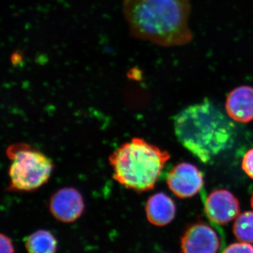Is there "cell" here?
Segmentation results:
<instances>
[{
	"label": "cell",
	"instance_id": "1",
	"mask_svg": "<svg viewBox=\"0 0 253 253\" xmlns=\"http://www.w3.org/2000/svg\"><path fill=\"white\" fill-rule=\"evenodd\" d=\"M190 0H124L123 13L133 36L163 47L189 44Z\"/></svg>",
	"mask_w": 253,
	"mask_h": 253
},
{
	"label": "cell",
	"instance_id": "2",
	"mask_svg": "<svg viewBox=\"0 0 253 253\" xmlns=\"http://www.w3.org/2000/svg\"><path fill=\"white\" fill-rule=\"evenodd\" d=\"M178 140L202 162L230 149L236 136L234 123L211 101L192 105L174 118Z\"/></svg>",
	"mask_w": 253,
	"mask_h": 253
},
{
	"label": "cell",
	"instance_id": "3",
	"mask_svg": "<svg viewBox=\"0 0 253 253\" xmlns=\"http://www.w3.org/2000/svg\"><path fill=\"white\" fill-rule=\"evenodd\" d=\"M170 156L167 151L141 138H133L109 156L113 177L120 184L136 192L154 189Z\"/></svg>",
	"mask_w": 253,
	"mask_h": 253
},
{
	"label": "cell",
	"instance_id": "4",
	"mask_svg": "<svg viewBox=\"0 0 253 253\" xmlns=\"http://www.w3.org/2000/svg\"><path fill=\"white\" fill-rule=\"evenodd\" d=\"M6 155L10 161L9 189L11 191H36L49 181L54 165L41 151L18 143L7 148Z\"/></svg>",
	"mask_w": 253,
	"mask_h": 253
},
{
	"label": "cell",
	"instance_id": "5",
	"mask_svg": "<svg viewBox=\"0 0 253 253\" xmlns=\"http://www.w3.org/2000/svg\"><path fill=\"white\" fill-rule=\"evenodd\" d=\"M168 187L181 199L192 197L204 186V178L196 166L187 163L178 164L169 172Z\"/></svg>",
	"mask_w": 253,
	"mask_h": 253
},
{
	"label": "cell",
	"instance_id": "6",
	"mask_svg": "<svg viewBox=\"0 0 253 253\" xmlns=\"http://www.w3.org/2000/svg\"><path fill=\"white\" fill-rule=\"evenodd\" d=\"M84 210V200L74 188L66 187L56 191L50 199L49 211L55 219L72 223L81 217Z\"/></svg>",
	"mask_w": 253,
	"mask_h": 253
},
{
	"label": "cell",
	"instance_id": "7",
	"mask_svg": "<svg viewBox=\"0 0 253 253\" xmlns=\"http://www.w3.org/2000/svg\"><path fill=\"white\" fill-rule=\"evenodd\" d=\"M208 218L215 224L224 225L239 216V201L226 190H217L209 195L205 204Z\"/></svg>",
	"mask_w": 253,
	"mask_h": 253
},
{
	"label": "cell",
	"instance_id": "8",
	"mask_svg": "<svg viewBox=\"0 0 253 253\" xmlns=\"http://www.w3.org/2000/svg\"><path fill=\"white\" fill-rule=\"evenodd\" d=\"M219 246L217 233L205 224L190 226L181 239L182 253H217Z\"/></svg>",
	"mask_w": 253,
	"mask_h": 253
},
{
	"label": "cell",
	"instance_id": "9",
	"mask_svg": "<svg viewBox=\"0 0 253 253\" xmlns=\"http://www.w3.org/2000/svg\"><path fill=\"white\" fill-rule=\"evenodd\" d=\"M226 109L231 119L239 123H249L253 120V87L238 86L228 95Z\"/></svg>",
	"mask_w": 253,
	"mask_h": 253
},
{
	"label": "cell",
	"instance_id": "10",
	"mask_svg": "<svg viewBox=\"0 0 253 253\" xmlns=\"http://www.w3.org/2000/svg\"><path fill=\"white\" fill-rule=\"evenodd\" d=\"M175 213L174 203L163 193L151 196L146 203V217L155 226H163L169 224L175 217Z\"/></svg>",
	"mask_w": 253,
	"mask_h": 253
},
{
	"label": "cell",
	"instance_id": "11",
	"mask_svg": "<svg viewBox=\"0 0 253 253\" xmlns=\"http://www.w3.org/2000/svg\"><path fill=\"white\" fill-rule=\"evenodd\" d=\"M25 246L28 253H56L58 242L52 233L40 229L26 238Z\"/></svg>",
	"mask_w": 253,
	"mask_h": 253
},
{
	"label": "cell",
	"instance_id": "12",
	"mask_svg": "<svg viewBox=\"0 0 253 253\" xmlns=\"http://www.w3.org/2000/svg\"><path fill=\"white\" fill-rule=\"evenodd\" d=\"M233 232L242 242L253 244V212H246L236 218Z\"/></svg>",
	"mask_w": 253,
	"mask_h": 253
},
{
	"label": "cell",
	"instance_id": "13",
	"mask_svg": "<svg viewBox=\"0 0 253 253\" xmlns=\"http://www.w3.org/2000/svg\"><path fill=\"white\" fill-rule=\"evenodd\" d=\"M222 253H253V246L249 243H236L228 246Z\"/></svg>",
	"mask_w": 253,
	"mask_h": 253
},
{
	"label": "cell",
	"instance_id": "14",
	"mask_svg": "<svg viewBox=\"0 0 253 253\" xmlns=\"http://www.w3.org/2000/svg\"><path fill=\"white\" fill-rule=\"evenodd\" d=\"M242 168L247 175L253 179V149L245 154L243 158Z\"/></svg>",
	"mask_w": 253,
	"mask_h": 253
},
{
	"label": "cell",
	"instance_id": "15",
	"mask_svg": "<svg viewBox=\"0 0 253 253\" xmlns=\"http://www.w3.org/2000/svg\"><path fill=\"white\" fill-rule=\"evenodd\" d=\"M1 253H14V247L9 236L1 234L0 236Z\"/></svg>",
	"mask_w": 253,
	"mask_h": 253
},
{
	"label": "cell",
	"instance_id": "16",
	"mask_svg": "<svg viewBox=\"0 0 253 253\" xmlns=\"http://www.w3.org/2000/svg\"><path fill=\"white\" fill-rule=\"evenodd\" d=\"M251 206H252V208H253V194L252 196V199H251Z\"/></svg>",
	"mask_w": 253,
	"mask_h": 253
}]
</instances>
